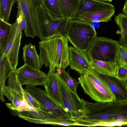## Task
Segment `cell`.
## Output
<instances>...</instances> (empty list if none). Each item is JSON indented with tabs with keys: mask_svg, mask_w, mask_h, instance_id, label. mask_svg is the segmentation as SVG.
Masks as SVG:
<instances>
[{
	"mask_svg": "<svg viewBox=\"0 0 127 127\" xmlns=\"http://www.w3.org/2000/svg\"><path fill=\"white\" fill-rule=\"evenodd\" d=\"M41 4L45 9L53 16L64 17L58 0H40Z\"/></svg>",
	"mask_w": 127,
	"mask_h": 127,
	"instance_id": "cell-22",
	"label": "cell"
},
{
	"mask_svg": "<svg viewBox=\"0 0 127 127\" xmlns=\"http://www.w3.org/2000/svg\"><path fill=\"white\" fill-rule=\"evenodd\" d=\"M89 62L91 69L101 74L115 77L117 65L116 62L93 60Z\"/></svg>",
	"mask_w": 127,
	"mask_h": 127,
	"instance_id": "cell-16",
	"label": "cell"
},
{
	"mask_svg": "<svg viewBox=\"0 0 127 127\" xmlns=\"http://www.w3.org/2000/svg\"><path fill=\"white\" fill-rule=\"evenodd\" d=\"M118 41L110 38L96 36L89 49L85 52L89 61L116 62Z\"/></svg>",
	"mask_w": 127,
	"mask_h": 127,
	"instance_id": "cell-3",
	"label": "cell"
},
{
	"mask_svg": "<svg viewBox=\"0 0 127 127\" xmlns=\"http://www.w3.org/2000/svg\"><path fill=\"white\" fill-rule=\"evenodd\" d=\"M12 24L0 19V54L3 55Z\"/></svg>",
	"mask_w": 127,
	"mask_h": 127,
	"instance_id": "cell-21",
	"label": "cell"
},
{
	"mask_svg": "<svg viewBox=\"0 0 127 127\" xmlns=\"http://www.w3.org/2000/svg\"><path fill=\"white\" fill-rule=\"evenodd\" d=\"M115 77L119 80L124 81L127 80V67L123 65H118Z\"/></svg>",
	"mask_w": 127,
	"mask_h": 127,
	"instance_id": "cell-29",
	"label": "cell"
},
{
	"mask_svg": "<svg viewBox=\"0 0 127 127\" xmlns=\"http://www.w3.org/2000/svg\"><path fill=\"white\" fill-rule=\"evenodd\" d=\"M17 26V23L16 21L12 24L11 31L8 38L6 49L2 56H6L7 54L10 49L13 43L15 38V35Z\"/></svg>",
	"mask_w": 127,
	"mask_h": 127,
	"instance_id": "cell-27",
	"label": "cell"
},
{
	"mask_svg": "<svg viewBox=\"0 0 127 127\" xmlns=\"http://www.w3.org/2000/svg\"><path fill=\"white\" fill-rule=\"evenodd\" d=\"M61 77L69 89L76 95H78L77 90L79 83L78 81L71 77L65 71V69L57 70Z\"/></svg>",
	"mask_w": 127,
	"mask_h": 127,
	"instance_id": "cell-25",
	"label": "cell"
},
{
	"mask_svg": "<svg viewBox=\"0 0 127 127\" xmlns=\"http://www.w3.org/2000/svg\"><path fill=\"white\" fill-rule=\"evenodd\" d=\"M123 81L127 87V80L125 81Z\"/></svg>",
	"mask_w": 127,
	"mask_h": 127,
	"instance_id": "cell-32",
	"label": "cell"
},
{
	"mask_svg": "<svg viewBox=\"0 0 127 127\" xmlns=\"http://www.w3.org/2000/svg\"><path fill=\"white\" fill-rule=\"evenodd\" d=\"M17 0H0V19L9 23L12 6Z\"/></svg>",
	"mask_w": 127,
	"mask_h": 127,
	"instance_id": "cell-23",
	"label": "cell"
},
{
	"mask_svg": "<svg viewBox=\"0 0 127 127\" xmlns=\"http://www.w3.org/2000/svg\"><path fill=\"white\" fill-rule=\"evenodd\" d=\"M69 63L71 69L81 75L91 70L89 60L85 52L81 51L74 47L69 46Z\"/></svg>",
	"mask_w": 127,
	"mask_h": 127,
	"instance_id": "cell-11",
	"label": "cell"
},
{
	"mask_svg": "<svg viewBox=\"0 0 127 127\" xmlns=\"http://www.w3.org/2000/svg\"><path fill=\"white\" fill-rule=\"evenodd\" d=\"M115 21L120 29L121 34L119 43L127 48V15L119 13L115 17Z\"/></svg>",
	"mask_w": 127,
	"mask_h": 127,
	"instance_id": "cell-20",
	"label": "cell"
},
{
	"mask_svg": "<svg viewBox=\"0 0 127 127\" xmlns=\"http://www.w3.org/2000/svg\"><path fill=\"white\" fill-rule=\"evenodd\" d=\"M96 32L91 23L79 20H70L66 36L73 47L86 52L96 36Z\"/></svg>",
	"mask_w": 127,
	"mask_h": 127,
	"instance_id": "cell-2",
	"label": "cell"
},
{
	"mask_svg": "<svg viewBox=\"0 0 127 127\" xmlns=\"http://www.w3.org/2000/svg\"><path fill=\"white\" fill-rule=\"evenodd\" d=\"M122 11L124 13L127 15V0H126Z\"/></svg>",
	"mask_w": 127,
	"mask_h": 127,
	"instance_id": "cell-30",
	"label": "cell"
},
{
	"mask_svg": "<svg viewBox=\"0 0 127 127\" xmlns=\"http://www.w3.org/2000/svg\"><path fill=\"white\" fill-rule=\"evenodd\" d=\"M26 89L32 96L46 107L47 112L53 118L71 120L66 112L50 98L45 90L35 86L30 85H27Z\"/></svg>",
	"mask_w": 127,
	"mask_h": 127,
	"instance_id": "cell-7",
	"label": "cell"
},
{
	"mask_svg": "<svg viewBox=\"0 0 127 127\" xmlns=\"http://www.w3.org/2000/svg\"><path fill=\"white\" fill-rule=\"evenodd\" d=\"M59 81L64 109L72 121L83 114L84 108L83 103L78 95L68 87L60 74Z\"/></svg>",
	"mask_w": 127,
	"mask_h": 127,
	"instance_id": "cell-5",
	"label": "cell"
},
{
	"mask_svg": "<svg viewBox=\"0 0 127 127\" xmlns=\"http://www.w3.org/2000/svg\"><path fill=\"white\" fill-rule=\"evenodd\" d=\"M18 115L19 117L30 123L38 124L64 126L67 119L58 118H49L45 119H39L33 118L20 114H18Z\"/></svg>",
	"mask_w": 127,
	"mask_h": 127,
	"instance_id": "cell-24",
	"label": "cell"
},
{
	"mask_svg": "<svg viewBox=\"0 0 127 127\" xmlns=\"http://www.w3.org/2000/svg\"><path fill=\"white\" fill-rule=\"evenodd\" d=\"M0 95L5 86V81L10 74L15 71L12 67L7 56L0 54Z\"/></svg>",
	"mask_w": 127,
	"mask_h": 127,
	"instance_id": "cell-18",
	"label": "cell"
},
{
	"mask_svg": "<svg viewBox=\"0 0 127 127\" xmlns=\"http://www.w3.org/2000/svg\"><path fill=\"white\" fill-rule=\"evenodd\" d=\"M22 37L21 32L15 39L6 55L12 67L15 70L18 64V53Z\"/></svg>",
	"mask_w": 127,
	"mask_h": 127,
	"instance_id": "cell-19",
	"label": "cell"
},
{
	"mask_svg": "<svg viewBox=\"0 0 127 127\" xmlns=\"http://www.w3.org/2000/svg\"><path fill=\"white\" fill-rule=\"evenodd\" d=\"M115 11L114 7L90 11L82 15L76 20L91 23L93 22H106L111 20Z\"/></svg>",
	"mask_w": 127,
	"mask_h": 127,
	"instance_id": "cell-14",
	"label": "cell"
},
{
	"mask_svg": "<svg viewBox=\"0 0 127 127\" xmlns=\"http://www.w3.org/2000/svg\"><path fill=\"white\" fill-rule=\"evenodd\" d=\"M24 91L29 101L34 107L36 109L43 110L47 112V109L44 105L32 96L26 89H24Z\"/></svg>",
	"mask_w": 127,
	"mask_h": 127,
	"instance_id": "cell-28",
	"label": "cell"
},
{
	"mask_svg": "<svg viewBox=\"0 0 127 127\" xmlns=\"http://www.w3.org/2000/svg\"><path fill=\"white\" fill-rule=\"evenodd\" d=\"M91 71L107 85L115 97L114 101L127 102V87L123 81L115 77L101 74L93 70Z\"/></svg>",
	"mask_w": 127,
	"mask_h": 127,
	"instance_id": "cell-10",
	"label": "cell"
},
{
	"mask_svg": "<svg viewBox=\"0 0 127 127\" xmlns=\"http://www.w3.org/2000/svg\"><path fill=\"white\" fill-rule=\"evenodd\" d=\"M114 7L112 4L99 0H80L78 8L73 20H76L88 12Z\"/></svg>",
	"mask_w": 127,
	"mask_h": 127,
	"instance_id": "cell-13",
	"label": "cell"
},
{
	"mask_svg": "<svg viewBox=\"0 0 127 127\" xmlns=\"http://www.w3.org/2000/svg\"><path fill=\"white\" fill-rule=\"evenodd\" d=\"M35 18L37 36L41 40L55 36H66L69 19L53 16L41 4L36 8Z\"/></svg>",
	"mask_w": 127,
	"mask_h": 127,
	"instance_id": "cell-1",
	"label": "cell"
},
{
	"mask_svg": "<svg viewBox=\"0 0 127 127\" xmlns=\"http://www.w3.org/2000/svg\"><path fill=\"white\" fill-rule=\"evenodd\" d=\"M7 86L5 85L0 98L3 102L4 96L6 97L11 103L6 104V106L9 109L16 111L17 108L22 104L25 98L24 89L23 88L15 71H13L8 77Z\"/></svg>",
	"mask_w": 127,
	"mask_h": 127,
	"instance_id": "cell-4",
	"label": "cell"
},
{
	"mask_svg": "<svg viewBox=\"0 0 127 127\" xmlns=\"http://www.w3.org/2000/svg\"><path fill=\"white\" fill-rule=\"evenodd\" d=\"M78 79L84 92L93 100L102 103L115 101V98L113 94L97 84L87 73L81 75Z\"/></svg>",
	"mask_w": 127,
	"mask_h": 127,
	"instance_id": "cell-6",
	"label": "cell"
},
{
	"mask_svg": "<svg viewBox=\"0 0 127 127\" xmlns=\"http://www.w3.org/2000/svg\"><path fill=\"white\" fill-rule=\"evenodd\" d=\"M23 58L24 64L40 70L42 67L39 55L35 46L32 43L25 44L23 48Z\"/></svg>",
	"mask_w": 127,
	"mask_h": 127,
	"instance_id": "cell-15",
	"label": "cell"
},
{
	"mask_svg": "<svg viewBox=\"0 0 127 127\" xmlns=\"http://www.w3.org/2000/svg\"><path fill=\"white\" fill-rule=\"evenodd\" d=\"M18 10L23 14L27 26L26 31L24 32L27 37L34 38L37 36L35 23V12L37 7L41 4L40 0H17Z\"/></svg>",
	"mask_w": 127,
	"mask_h": 127,
	"instance_id": "cell-8",
	"label": "cell"
},
{
	"mask_svg": "<svg viewBox=\"0 0 127 127\" xmlns=\"http://www.w3.org/2000/svg\"><path fill=\"white\" fill-rule=\"evenodd\" d=\"M59 76V73L57 71L53 73H47L43 86L48 96L64 109Z\"/></svg>",
	"mask_w": 127,
	"mask_h": 127,
	"instance_id": "cell-12",
	"label": "cell"
},
{
	"mask_svg": "<svg viewBox=\"0 0 127 127\" xmlns=\"http://www.w3.org/2000/svg\"><path fill=\"white\" fill-rule=\"evenodd\" d=\"M116 62L118 65L127 67V48L120 43L117 49Z\"/></svg>",
	"mask_w": 127,
	"mask_h": 127,
	"instance_id": "cell-26",
	"label": "cell"
},
{
	"mask_svg": "<svg viewBox=\"0 0 127 127\" xmlns=\"http://www.w3.org/2000/svg\"><path fill=\"white\" fill-rule=\"evenodd\" d=\"M102 1H103L105 2H111L112 0H99Z\"/></svg>",
	"mask_w": 127,
	"mask_h": 127,
	"instance_id": "cell-31",
	"label": "cell"
},
{
	"mask_svg": "<svg viewBox=\"0 0 127 127\" xmlns=\"http://www.w3.org/2000/svg\"><path fill=\"white\" fill-rule=\"evenodd\" d=\"M64 17L73 19L79 5L80 0H58Z\"/></svg>",
	"mask_w": 127,
	"mask_h": 127,
	"instance_id": "cell-17",
	"label": "cell"
},
{
	"mask_svg": "<svg viewBox=\"0 0 127 127\" xmlns=\"http://www.w3.org/2000/svg\"><path fill=\"white\" fill-rule=\"evenodd\" d=\"M15 72L22 86H44L46 74L40 70L24 64L16 69Z\"/></svg>",
	"mask_w": 127,
	"mask_h": 127,
	"instance_id": "cell-9",
	"label": "cell"
}]
</instances>
